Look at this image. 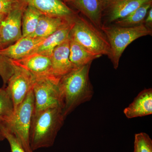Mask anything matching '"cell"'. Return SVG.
Masks as SVG:
<instances>
[{
    "label": "cell",
    "instance_id": "obj_29",
    "mask_svg": "<svg viewBox=\"0 0 152 152\" xmlns=\"http://www.w3.org/2000/svg\"><path fill=\"white\" fill-rule=\"evenodd\" d=\"M1 49V45H0V49Z\"/></svg>",
    "mask_w": 152,
    "mask_h": 152
},
{
    "label": "cell",
    "instance_id": "obj_19",
    "mask_svg": "<svg viewBox=\"0 0 152 152\" xmlns=\"http://www.w3.org/2000/svg\"><path fill=\"white\" fill-rule=\"evenodd\" d=\"M152 4V2L144 4L127 16L118 20L112 24L126 28L134 27L144 24L145 19Z\"/></svg>",
    "mask_w": 152,
    "mask_h": 152
},
{
    "label": "cell",
    "instance_id": "obj_25",
    "mask_svg": "<svg viewBox=\"0 0 152 152\" xmlns=\"http://www.w3.org/2000/svg\"><path fill=\"white\" fill-rule=\"evenodd\" d=\"M27 5L26 0H0V13L7 15L14 10Z\"/></svg>",
    "mask_w": 152,
    "mask_h": 152
},
{
    "label": "cell",
    "instance_id": "obj_18",
    "mask_svg": "<svg viewBox=\"0 0 152 152\" xmlns=\"http://www.w3.org/2000/svg\"><path fill=\"white\" fill-rule=\"evenodd\" d=\"M92 53L82 45L69 37L70 61L75 68L91 64L94 60L100 58Z\"/></svg>",
    "mask_w": 152,
    "mask_h": 152
},
{
    "label": "cell",
    "instance_id": "obj_1",
    "mask_svg": "<svg viewBox=\"0 0 152 152\" xmlns=\"http://www.w3.org/2000/svg\"><path fill=\"white\" fill-rule=\"evenodd\" d=\"M91 64L74 68L58 83L59 106L65 119L77 107L91 100L94 96L89 78Z\"/></svg>",
    "mask_w": 152,
    "mask_h": 152
},
{
    "label": "cell",
    "instance_id": "obj_22",
    "mask_svg": "<svg viewBox=\"0 0 152 152\" xmlns=\"http://www.w3.org/2000/svg\"><path fill=\"white\" fill-rule=\"evenodd\" d=\"M134 152H152V140L146 133L135 135Z\"/></svg>",
    "mask_w": 152,
    "mask_h": 152
},
{
    "label": "cell",
    "instance_id": "obj_20",
    "mask_svg": "<svg viewBox=\"0 0 152 152\" xmlns=\"http://www.w3.org/2000/svg\"><path fill=\"white\" fill-rule=\"evenodd\" d=\"M42 14L32 6L28 5L23 12L22 20V37H29L34 33Z\"/></svg>",
    "mask_w": 152,
    "mask_h": 152
},
{
    "label": "cell",
    "instance_id": "obj_14",
    "mask_svg": "<svg viewBox=\"0 0 152 152\" xmlns=\"http://www.w3.org/2000/svg\"><path fill=\"white\" fill-rule=\"evenodd\" d=\"M128 119L149 115L152 114V89H145L139 93L132 103L124 110Z\"/></svg>",
    "mask_w": 152,
    "mask_h": 152
},
{
    "label": "cell",
    "instance_id": "obj_5",
    "mask_svg": "<svg viewBox=\"0 0 152 152\" xmlns=\"http://www.w3.org/2000/svg\"><path fill=\"white\" fill-rule=\"evenodd\" d=\"M34 112V99L32 89L12 115L0 121V125L15 136L26 152H33L30 147L29 134Z\"/></svg>",
    "mask_w": 152,
    "mask_h": 152
},
{
    "label": "cell",
    "instance_id": "obj_24",
    "mask_svg": "<svg viewBox=\"0 0 152 152\" xmlns=\"http://www.w3.org/2000/svg\"><path fill=\"white\" fill-rule=\"evenodd\" d=\"M7 140L10 146L12 152H26L15 136L0 125V140Z\"/></svg>",
    "mask_w": 152,
    "mask_h": 152
},
{
    "label": "cell",
    "instance_id": "obj_3",
    "mask_svg": "<svg viewBox=\"0 0 152 152\" xmlns=\"http://www.w3.org/2000/svg\"><path fill=\"white\" fill-rule=\"evenodd\" d=\"M69 37L94 54L108 57L110 54V44L102 30L77 13L74 18Z\"/></svg>",
    "mask_w": 152,
    "mask_h": 152
},
{
    "label": "cell",
    "instance_id": "obj_12",
    "mask_svg": "<svg viewBox=\"0 0 152 152\" xmlns=\"http://www.w3.org/2000/svg\"><path fill=\"white\" fill-rule=\"evenodd\" d=\"M13 61L26 69L36 77H46L50 80V57L34 53L18 61Z\"/></svg>",
    "mask_w": 152,
    "mask_h": 152
},
{
    "label": "cell",
    "instance_id": "obj_4",
    "mask_svg": "<svg viewBox=\"0 0 152 152\" xmlns=\"http://www.w3.org/2000/svg\"><path fill=\"white\" fill-rule=\"evenodd\" d=\"M101 30L110 47L109 58L117 69L120 58L127 47L133 42L145 36L152 35V29L144 24L132 28L122 27L114 24L102 26Z\"/></svg>",
    "mask_w": 152,
    "mask_h": 152
},
{
    "label": "cell",
    "instance_id": "obj_7",
    "mask_svg": "<svg viewBox=\"0 0 152 152\" xmlns=\"http://www.w3.org/2000/svg\"><path fill=\"white\" fill-rule=\"evenodd\" d=\"M32 90L34 99V112L59 106L58 84L52 80L35 77Z\"/></svg>",
    "mask_w": 152,
    "mask_h": 152
},
{
    "label": "cell",
    "instance_id": "obj_17",
    "mask_svg": "<svg viewBox=\"0 0 152 152\" xmlns=\"http://www.w3.org/2000/svg\"><path fill=\"white\" fill-rule=\"evenodd\" d=\"M74 18L67 19L42 14L40 18L35 31L29 37L39 38L48 37L63 26L72 21Z\"/></svg>",
    "mask_w": 152,
    "mask_h": 152
},
{
    "label": "cell",
    "instance_id": "obj_9",
    "mask_svg": "<svg viewBox=\"0 0 152 152\" xmlns=\"http://www.w3.org/2000/svg\"><path fill=\"white\" fill-rule=\"evenodd\" d=\"M27 6L10 12L2 22L0 26V45L1 49L15 43L22 37V16Z\"/></svg>",
    "mask_w": 152,
    "mask_h": 152
},
{
    "label": "cell",
    "instance_id": "obj_11",
    "mask_svg": "<svg viewBox=\"0 0 152 152\" xmlns=\"http://www.w3.org/2000/svg\"><path fill=\"white\" fill-rule=\"evenodd\" d=\"M45 39L23 37L15 43L0 49V54L12 61H18L31 54Z\"/></svg>",
    "mask_w": 152,
    "mask_h": 152
},
{
    "label": "cell",
    "instance_id": "obj_28",
    "mask_svg": "<svg viewBox=\"0 0 152 152\" xmlns=\"http://www.w3.org/2000/svg\"><path fill=\"white\" fill-rule=\"evenodd\" d=\"M63 1L66 2L71 3L72 0H63Z\"/></svg>",
    "mask_w": 152,
    "mask_h": 152
},
{
    "label": "cell",
    "instance_id": "obj_10",
    "mask_svg": "<svg viewBox=\"0 0 152 152\" xmlns=\"http://www.w3.org/2000/svg\"><path fill=\"white\" fill-rule=\"evenodd\" d=\"M69 38L54 50L50 56V80L57 84L61 78L75 68L69 58Z\"/></svg>",
    "mask_w": 152,
    "mask_h": 152
},
{
    "label": "cell",
    "instance_id": "obj_26",
    "mask_svg": "<svg viewBox=\"0 0 152 152\" xmlns=\"http://www.w3.org/2000/svg\"><path fill=\"white\" fill-rule=\"evenodd\" d=\"M144 24L149 28L152 29V8H151L148 11L146 16L144 20Z\"/></svg>",
    "mask_w": 152,
    "mask_h": 152
},
{
    "label": "cell",
    "instance_id": "obj_23",
    "mask_svg": "<svg viewBox=\"0 0 152 152\" xmlns=\"http://www.w3.org/2000/svg\"><path fill=\"white\" fill-rule=\"evenodd\" d=\"M14 64L12 60L0 54V76L6 87L8 81L13 74Z\"/></svg>",
    "mask_w": 152,
    "mask_h": 152
},
{
    "label": "cell",
    "instance_id": "obj_2",
    "mask_svg": "<svg viewBox=\"0 0 152 152\" xmlns=\"http://www.w3.org/2000/svg\"><path fill=\"white\" fill-rule=\"evenodd\" d=\"M65 120L59 106L34 112L29 142L32 151L52 147Z\"/></svg>",
    "mask_w": 152,
    "mask_h": 152
},
{
    "label": "cell",
    "instance_id": "obj_21",
    "mask_svg": "<svg viewBox=\"0 0 152 152\" xmlns=\"http://www.w3.org/2000/svg\"><path fill=\"white\" fill-rule=\"evenodd\" d=\"M14 110L13 102L7 88H0V121L9 119Z\"/></svg>",
    "mask_w": 152,
    "mask_h": 152
},
{
    "label": "cell",
    "instance_id": "obj_27",
    "mask_svg": "<svg viewBox=\"0 0 152 152\" xmlns=\"http://www.w3.org/2000/svg\"><path fill=\"white\" fill-rule=\"evenodd\" d=\"M6 15H5V14L1 13H0V26H1V23L3 21V20L5 18Z\"/></svg>",
    "mask_w": 152,
    "mask_h": 152
},
{
    "label": "cell",
    "instance_id": "obj_6",
    "mask_svg": "<svg viewBox=\"0 0 152 152\" xmlns=\"http://www.w3.org/2000/svg\"><path fill=\"white\" fill-rule=\"evenodd\" d=\"M13 63L14 73L9 79L6 88L11 95L15 110L32 89L35 77L26 69Z\"/></svg>",
    "mask_w": 152,
    "mask_h": 152
},
{
    "label": "cell",
    "instance_id": "obj_16",
    "mask_svg": "<svg viewBox=\"0 0 152 152\" xmlns=\"http://www.w3.org/2000/svg\"><path fill=\"white\" fill-rule=\"evenodd\" d=\"M71 3L86 18L101 30L102 26V0H72Z\"/></svg>",
    "mask_w": 152,
    "mask_h": 152
},
{
    "label": "cell",
    "instance_id": "obj_8",
    "mask_svg": "<svg viewBox=\"0 0 152 152\" xmlns=\"http://www.w3.org/2000/svg\"><path fill=\"white\" fill-rule=\"evenodd\" d=\"M102 26L112 24L152 0H102Z\"/></svg>",
    "mask_w": 152,
    "mask_h": 152
},
{
    "label": "cell",
    "instance_id": "obj_15",
    "mask_svg": "<svg viewBox=\"0 0 152 152\" xmlns=\"http://www.w3.org/2000/svg\"><path fill=\"white\" fill-rule=\"evenodd\" d=\"M73 20V19L72 21L63 26L50 36L46 38L35 49L31 54L37 53L50 57L55 48L69 38Z\"/></svg>",
    "mask_w": 152,
    "mask_h": 152
},
{
    "label": "cell",
    "instance_id": "obj_13",
    "mask_svg": "<svg viewBox=\"0 0 152 152\" xmlns=\"http://www.w3.org/2000/svg\"><path fill=\"white\" fill-rule=\"evenodd\" d=\"M26 1L28 5L46 15L72 19L77 14L61 0H26Z\"/></svg>",
    "mask_w": 152,
    "mask_h": 152
}]
</instances>
